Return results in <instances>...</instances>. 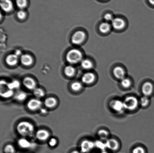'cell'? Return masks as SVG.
I'll list each match as a JSON object with an SVG mask.
<instances>
[{"label": "cell", "mask_w": 154, "mask_h": 153, "mask_svg": "<svg viewBox=\"0 0 154 153\" xmlns=\"http://www.w3.org/2000/svg\"><path fill=\"white\" fill-rule=\"evenodd\" d=\"M97 135L100 140L106 141L109 139V134L106 130L102 129L98 131Z\"/></svg>", "instance_id": "19"}, {"label": "cell", "mask_w": 154, "mask_h": 153, "mask_svg": "<svg viewBox=\"0 0 154 153\" xmlns=\"http://www.w3.org/2000/svg\"><path fill=\"white\" fill-rule=\"evenodd\" d=\"M1 6L2 9L7 13L13 10V3L11 0H1Z\"/></svg>", "instance_id": "12"}, {"label": "cell", "mask_w": 154, "mask_h": 153, "mask_svg": "<svg viewBox=\"0 0 154 153\" xmlns=\"http://www.w3.org/2000/svg\"><path fill=\"white\" fill-rule=\"evenodd\" d=\"M107 149L110 150L114 151L118 149L119 144L118 142L115 139H109L105 141Z\"/></svg>", "instance_id": "11"}, {"label": "cell", "mask_w": 154, "mask_h": 153, "mask_svg": "<svg viewBox=\"0 0 154 153\" xmlns=\"http://www.w3.org/2000/svg\"><path fill=\"white\" fill-rule=\"evenodd\" d=\"M17 17L21 20H22L25 19L26 16V13L25 11L22 10H19L17 14Z\"/></svg>", "instance_id": "34"}, {"label": "cell", "mask_w": 154, "mask_h": 153, "mask_svg": "<svg viewBox=\"0 0 154 153\" xmlns=\"http://www.w3.org/2000/svg\"><path fill=\"white\" fill-rule=\"evenodd\" d=\"M121 84L122 86L125 88H128L131 86V82L129 79L125 78L121 80Z\"/></svg>", "instance_id": "31"}, {"label": "cell", "mask_w": 154, "mask_h": 153, "mask_svg": "<svg viewBox=\"0 0 154 153\" xmlns=\"http://www.w3.org/2000/svg\"><path fill=\"white\" fill-rule=\"evenodd\" d=\"M110 29H111V25L108 22H103L100 25V31L103 34L109 32L110 31Z\"/></svg>", "instance_id": "21"}, {"label": "cell", "mask_w": 154, "mask_h": 153, "mask_svg": "<svg viewBox=\"0 0 154 153\" xmlns=\"http://www.w3.org/2000/svg\"><path fill=\"white\" fill-rule=\"evenodd\" d=\"M100 153H109L108 152H107V151H102Z\"/></svg>", "instance_id": "41"}, {"label": "cell", "mask_w": 154, "mask_h": 153, "mask_svg": "<svg viewBox=\"0 0 154 153\" xmlns=\"http://www.w3.org/2000/svg\"><path fill=\"white\" fill-rule=\"evenodd\" d=\"M110 107L114 111L118 113H122L125 109L123 101L119 100H114L110 103Z\"/></svg>", "instance_id": "4"}, {"label": "cell", "mask_w": 154, "mask_h": 153, "mask_svg": "<svg viewBox=\"0 0 154 153\" xmlns=\"http://www.w3.org/2000/svg\"><path fill=\"white\" fill-rule=\"evenodd\" d=\"M94 143L95 148H97L102 151H106L107 149L105 142H103V141L97 140L94 142Z\"/></svg>", "instance_id": "24"}, {"label": "cell", "mask_w": 154, "mask_h": 153, "mask_svg": "<svg viewBox=\"0 0 154 153\" xmlns=\"http://www.w3.org/2000/svg\"><path fill=\"white\" fill-rule=\"evenodd\" d=\"M27 94L26 93L23 91H19L16 93L15 95V99L19 101H23L27 98Z\"/></svg>", "instance_id": "25"}, {"label": "cell", "mask_w": 154, "mask_h": 153, "mask_svg": "<svg viewBox=\"0 0 154 153\" xmlns=\"http://www.w3.org/2000/svg\"><path fill=\"white\" fill-rule=\"evenodd\" d=\"M23 84L26 88L31 90H34L36 88V83L35 81L32 78H25L23 81Z\"/></svg>", "instance_id": "9"}, {"label": "cell", "mask_w": 154, "mask_h": 153, "mask_svg": "<svg viewBox=\"0 0 154 153\" xmlns=\"http://www.w3.org/2000/svg\"><path fill=\"white\" fill-rule=\"evenodd\" d=\"M94 148H95L94 142L91 140H84L82 142L81 144V150L82 153H88Z\"/></svg>", "instance_id": "6"}, {"label": "cell", "mask_w": 154, "mask_h": 153, "mask_svg": "<svg viewBox=\"0 0 154 153\" xmlns=\"http://www.w3.org/2000/svg\"><path fill=\"white\" fill-rule=\"evenodd\" d=\"M57 142L56 139L52 138L49 140V144L51 146H54L57 145Z\"/></svg>", "instance_id": "37"}, {"label": "cell", "mask_w": 154, "mask_h": 153, "mask_svg": "<svg viewBox=\"0 0 154 153\" xmlns=\"http://www.w3.org/2000/svg\"><path fill=\"white\" fill-rule=\"evenodd\" d=\"M85 34L84 31H78L73 34L72 37V42L73 44L79 45L82 43L85 38Z\"/></svg>", "instance_id": "5"}, {"label": "cell", "mask_w": 154, "mask_h": 153, "mask_svg": "<svg viewBox=\"0 0 154 153\" xmlns=\"http://www.w3.org/2000/svg\"><path fill=\"white\" fill-rule=\"evenodd\" d=\"M18 144L20 147L24 149L29 148L31 146V143L27 139L24 138L21 139L18 141Z\"/></svg>", "instance_id": "22"}, {"label": "cell", "mask_w": 154, "mask_h": 153, "mask_svg": "<svg viewBox=\"0 0 154 153\" xmlns=\"http://www.w3.org/2000/svg\"><path fill=\"white\" fill-rule=\"evenodd\" d=\"M7 86L9 89L13 90L19 88L20 83L17 81H14L10 83H8Z\"/></svg>", "instance_id": "26"}, {"label": "cell", "mask_w": 154, "mask_h": 153, "mask_svg": "<svg viewBox=\"0 0 154 153\" xmlns=\"http://www.w3.org/2000/svg\"><path fill=\"white\" fill-rule=\"evenodd\" d=\"M64 72L66 76L69 77H72L74 75L75 73V69L73 66L69 65L67 66L64 69Z\"/></svg>", "instance_id": "20"}, {"label": "cell", "mask_w": 154, "mask_h": 153, "mask_svg": "<svg viewBox=\"0 0 154 153\" xmlns=\"http://www.w3.org/2000/svg\"><path fill=\"white\" fill-rule=\"evenodd\" d=\"M20 61L22 64L25 66H29L32 64V57L28 54H25L21 56Z\"/></svg>", "instance_id": "15"}, {"label": "cell", "mask_w": 154, "mask_h": 153, "mask_svg": "<svg viewBox=\"0 0 154 153\" xmlns=\"http://www.w3.org/2000/svg\"><path fill=\"white\" fill-rule=\"evenodd\" d=\"M149 103V99L148 97L144 96L142 97L140 100L139 103L143 107H146L147 106Z\"/></svg>", "instance_id": "30"}, {"label": "cell", "mask_w": 154, "mask_h": 153, "mask_svg": "<svg viewBox=\"0 0 154 153\" xmlns=\"http://www.w3.org/2000/svg\"><path fill=\"white\" fill-rule=\"evenodd\" d=\"M57 103V100L55 98L51 97L46 99L45 100V104L46 107L51 108L55 107Z\"/></svg>", "instance_id": "18"}, {"label": "cell", "mask_w": 154, "mask_h": 153, "mask_svg": "<svg viewBox=\"0 0 154 153\" xmlns=\"http://www.w3.org/2000/svg\"><path fill=\"white\" fill-rule=\"evenodd\" d=\"M18 56L16 54H11L8 55L6 58V62L8 65L14 66L16 65L18 62Z\"/></svg>", "instance_id": "14"}, {"label": "cell", "mask_w": 154, "mask_h": 153, "mask_svg": "<svg viewBox=\"0 0 154 153\" xmlns=\"http://www.w3.org/2000/svg\"><path fill=\"white\" fill-rule=\"evenodd\" d=\"M46 109H41V112L42 113H46Z\"/></svg>", "instance_id": "39"}, {"label": "cell", "mask_w": 154, "mask_h": 153, "mask_svg": "<svg viewBox=\"0 0 154 153\" xmlns=\"http://www.w3.org/2000/svg\"><path fill=\"white\" fill-rule=\"evenodd\" d=\"M112 26L115 29L120 30L124 28L125 25V21L120 18H115L111 22Z\"/></svg>", "instance_id": "10"}, {"label": "cell", "mask_w": 154, "mask_h": 153, "mask_svg": "<svg viewBox=\"0 0 154 153\" xmlns=\"http://www.w3.org/2000/svg\"><path fill=\"white\" fill-rule=\"evenodd\" d=\"M34 94L38 98L43 97L45 94L43 90L40 88H36L34 90Z\"/></svg>", "instance_id": "27"}, {"label": "cell", "mask_w": 154, "mask_h": 153, "mask_svg": "<svg viewBox=\"0 0 154 153\" xmlns=\"http://www.w3.org/2000/svg\"><path fill=\"white\" fill-rule=\"evenodd\" d=\"M42 104V102L40 100L38 99H32L29 101L27 106L30 110L34 111L40 109Z\"/></svg>", "instance_id": "7"}, {"label": "cell", "mask_w": 154, "mask_h": 153, "mask_svg": "<svg viewBox=\"0 0 154 153\" xmlns=\"http://www.w3.org/2000/svg\"><path fill=\"white\" fill-rule=\"evenodd\" d=\"M141 90L144 96L148 97L151 95L153 92V85L150 82H146L143 84Z\"/></svg>", "instance_id": "8"}, {"label": "cell", "mask_w": 154, "mask_h": 153, "mask_svg": "<svg viewBox=\"0 0 154 153\" xmlns=\"http://www.w3.org/2000/svg\"><path fill=\"white\" fill-rule=\"evenodd\" d=\"M14 91L13 90H9L6 92L1 94L2 97L4 98H8L11 97L13 95Z\"/></svg>", "instance_id": "32"}, {"label": "cell", "mask_w": 154, "mask_h": 153, "mask_svg": "<svg viewBox=\"0 0 154 153\" xmlns=\"http://www.w3.org/2000/svg\"><path fill=\"white\" fill-rule=\"evenodd\" d=\"M149 1L151 4L154 5V0H149Z\"/></svg>", "instance_id": "38"}, {"label": "cell", "mask_w": 154, "mask_h": 153, "mask_svg": "<svg viewBox=\"0 0 154 153\" xmlns=\"http://www.w3.org/2000/svg\"><path fill=\"white\" fill-rule=\"evenodd\" d=\"M4 151L5 153H14V148L11 145H8L5 148Z\"/></svg>", "instance_id": "33"}, {"label": "cell", "mask_w": 154, "mask_h": 153, "mask_svg": "<svg viewBox=\"0 0 154 153\" xmlns=\"http://www.w3.org/2000/svg\"><path fill=\"white\" fill-rule=\"evenodd\" d=\"M82 67L85 69H90L93 68V64L91 61L88 59H84L81 61Z\"/></svg>", "instance_id": "23"}, {"label": "cell", "mask_w": 154, "mask_h": 153, "mask_svg": "<svg viewBox=\"0 0 154 153\" xmlns=\"http://www.w3.org/2000/svg\"><path fill=\"white\" fill-rule=\"evenodd\" d=\"M66 58L68 62L70 64L78 63L82 61V53L78 49H71L68 52Z\"/></svg>", "instance_id": "2"}, {"label": "cell", "mask_w": 154, "mask_h": 153, "mask_svg": "<svg viewBox=\"0 0 154 153\" xmlns=\"http://www.w3.org/2000/svg\"><path fill=\"white\" fill-rule=\"evenodd\" d=\"M71 88L73 91H78L82 89V85L80 82H75L72 84Z\"/></svg>", "instance_id": "28"}, {"label": "cell", "mask_w": 154, "mask_h": 153, "mask_svg": "<svg viewBox=\"0 0 154 153\" xmlns=\"http://www.w3.org/2000/svg\"><path fill=\"white\" fill-rule=\"evenodd\" d=\"M125 109L128 110H135L138 106L139 102L136 97L130 96L126 97L123 101Z\"/></svg>", "instance_id": "3"}, {"label": "cell", "mask_w": 154, "mask_h": 153, "mask_svg": "<svg viewBox=\"0 0 154 153\" xmlns=\"http://www.w3.org/2000/svg\"><path fill=\"white\" fill-rule=\"evenodd\" d=\"M71 153H82V152H79V151H73V152H72Z\"/></svg>", "instance_id": "40"}, {"label": "cell", "mask_w": 154, "mask_h": 153, "mask_svg": "<svg viewBox=\"0 0 154 153\" xmlns=\"http://www.w3.org/2000/svg\"><path fill=\"white\" fill-rule=\"evenodd\" d=\"M112 15L109 13H107L104 16V19L107 22H112L113 19H114L113 18Z\"/></svg>", "instance_id": "36"}, {"label": "cell", "mask_w": 154, "mask_h": 153, "mask_svg": "<svg viewBox=\"0 0 154 153\" xmlns=\"http://www.w3.org/2000/svg\"><path fill=\"white\" fill-rule=\"evenodd\" d=\"M95 80V76L93 73L88 72L85 73L82 77V81L86 84L93 83Z\"/></svg>", "instance_id": "13"}, {"label": "cell", "mask_w": 154, "mask_h": 153, "mask_svg": "<svg viewBox=\"0 0 154 153\" xmlns=\"http://www.w3.org/2000/svg\"><path fill=\"white\" fill-rule=\"evenodd\" d=\"M36 137L38 140L44 141L47 140L49 137V133L45 130H40L36 133Z\"/></svg>", "instance_id": "16"}, {"label": "cell", "mask_w": 154, "mask_h": 153, "mask_svg": "<svg viewBox=\"0 0 154 153\" xmlns=\"http://www.w3.org/2000/svg\"><path fill=\"white\" fill-rule=\"evenodd\" d=\"M18 132L21 136L26 137L31 136L34 132V128L32 124L27 121H22L17 127Z\"/></svg>", "instance_id": "1"}, {"label": "cell", "mask_w": 154, "mask_h": 153, "mask_svg": "<svg viewBox=\"0 0 154 153\" xmlns=\"http://www.w3.org/2000/svg\"><path fill=\"white\" fill-rule=\"evenodd\" d=\"M132 153H145V151L142 147L138 146L134 148L133 150Z\"/></svg>", "instance_id": "35"}, {"label": "cell", "mask_w": 154, "mask_h": 153, "mask_svg": "<svg viewBox=\"0 0 154 153\" xmlns=\"http://www.w3.org/2000/svg\"><path fill=\"white\" fill-rule=\"evenodd\" d=\"M16 4L17 6L22 10L26 7L27 0H16Z\"/></svg>", "instance_id": "29"}, {"label": "cell", "mask_w": 154, "mask_h": 153, "mask_svg": "<svg viewBox=\"0 0 154 153\" xmlns=\"http://www.w3.org/2000/svg\"><path fill=\"white\" fill-rule=\"evenodd\" d=\"M114 75L117 78L122 79L125 78V72L124 70L121 67H116L113 70Z\"/></svg>", "instance_id": "17"}]
</instances>
